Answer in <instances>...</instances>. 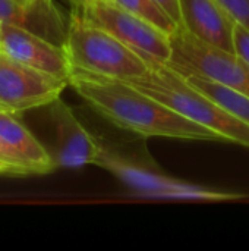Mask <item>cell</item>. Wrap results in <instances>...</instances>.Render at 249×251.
Instances as JSON below:
<instances>
[{
	"label": "cell",
	"mask_w": 249,
	"mask_h": 251,
	"mask_svg": "<svg viewBox=\"0 0 249 251\" xmlns=\"http://www.w3.org/2000/svg\"><path fill=\"white\" fill-rule=\"evenodd\" d=\"M145 59L150 62L151 71L145 76L126 82L211 129L226 143H236L249 149V124L192 87L183 75L167 63Z\"/></svg>",
	"instance_id": "7a4b0ae2"
},
{
	"label": "cell",
	"mask_w": 249,
	"mask_h": 251,
	"mask_svg": "<svg viewBox=\"0 0 249 251\" xmlns=\"http://www.w3.org/2000/svg\"><path fill=\"white\" fill-rule=\"evenodd\" d=\"M68 22L54 0H0V25L23 28L62 47L66 46Z\"/></svg>",
	"instance_id": "8fae6325"
},
{
	"label": "cell",
	"mask_w": 249,
	"mask_h": 251,
	"mask_svg": "<svg viewBox=\"0 0 249 251\" xmlns=\"http://www.w3.org/2000/svg\"><path fill=\"white\" fill-rule=\"evenodd\" d=\"M94 165L106 169L125 187L145 197L203 201H226L239 197L235 193L211 190L207 187H200L172 178L158 172L154 168L125 157L123 154L109 149L104 144H101V150Z\"/></svg>",
	"instance_id": "5b68a950"
},
{
	"label": "cell",
	"mask_w": 249,
	"mask_h": 251,
	"mask_svg": "<svg viewBox=\"0 0 249 251\" xmlns=\"http://www.w3.org/2000/svg\"><path fill=\"white\" fill-rule=\"evenodd\" d=\"M181 25L201 41L233 51L236 21L220 0H179Z\"/></svg>",
	"instance_id": "7c38bea8"
},
{
	"label": "cell",
	"mask_w": 249,
	"mask_h": 251,
	"mask_svg": "<svg viewBox=\"0 0 249 251\" xmlns=\"http://www.w3.org/2000/svg\"><path fill=\"white\" fill-rule=\"evenodd\" d=\"M178 25H181V4L179 0H154Z\"/></svg>",
	"instance_id": "e0dca14e"
},
{
	"label": "cell",
	"mask_w": 249,
	"mask_h": 251,
	"mask_svg": "<svg viewBox=\"0 0 249 251\" xmlns=\"http://www.w3.org/2000/svg\"><path fill=\"white\" fill-rule=\"evenodd\" d=\"M0 175L1 176H13L12 174V168L9 165V160L6 157V153L3 150V146L0 143Z\"/></svg>",
	"instance_id": "ac0fdd59"
},
{
	"label": "cell",
	"mask_w": 249,
	"mask_h": 251,
	"mask_svg": "<svg viewBox=\"0 0 249 251\" xmlns=\"http://www.w3.org/2000/svg\"><path fill=\"white\" fill-rule=\"evenodd\" d=\"M69 87L113 125L141 137L226 143L211 129L126 81L72 68Z\"/></svg>",
	"instance_id": "6da1fadb"
},
{
	"label": "cell",
	"mask_w": 249,
	"mask_h": 251,
	"mask_svg": "<svg viewBox=\"0 0 249 251\" xmlns=\"http://www.w3.org/2000/svg\"><path fill=\"white\" fill-rule=\"evenodd\" d=\"M75 6H79V4H85V3H90V1H95V0H70Z\"/></svg>",
	"instance_id": "d6986e66"
},
{
	"label": "cell",
	"mask_w": 249,
	"mask_h": 251,
	"mask_svg": "<svg viewBox=\"0 0 249 251\" xmlns=\"http://www.w3.org/2000/svg\"><path fill=\"white\" fill-rule=\"evenodd\" d=\"M19 1H22V3H29V1H32V0H19Z\"/></svg>",
	"instance_id": "ffe728a7"
},
{
	"label": "cell",
	"mask_w": 249,
	"mask_h": 251,
	"mask_svg": "<svg viewBox=\"0 0 249 251\" xmlns=\"http://www.w3.org/2000/svg\"><path fill=\"white\" fill-rule=\"evenodd\" d=\"M233 51L249 65V29L238 22L233 31Z\"/></svg>",
	"instance_id": "2e32d148"
},
{
	"label": "cell",
	"mask_w": 249,
	"mask_h": 251,
	"mask_svg": "<svg viewBox=\"0 0 249 251\" xmlns=\"http://www.w3.org/2000/svg\"><path fill=\"white\" fill-rule=\"evenodd\" d=\"M172 57L167 65L182 75H201L249 96V65L235 51L207 44L179 25L170 34Z\"/></svg>",
	"instance_id": "277c9868"
},
{
	"label": "cell",
	"mask_w": 249,
	"mask_h": 251,
	"mask_svg": "<svg viewBox=\"0 0 249 251\" xmlns=\"http://www.w3.org/2000/svg\"><path fill=\"white\" fill-rule=\"evenodd\" d=\"M65 49L72 68L97 75L131 81L151 71L150 62L141 53L90 21L78 6L69 15Z\"/></svg>",
	"instance_id": "3957f363"
},
{
	"label": "cell",
	"mask_w": 249,
	"mask_h": 251,
	"mask_svg": "<svg viewBox=\"0 0 249 251\" xmlns=\"http://www.w3.org/2000/svg\"><path fill=\"white\" fill-rule=\"evenodd\" d=\"M48 107L56 134L54 154H51L56 166L78 169L87 165H94L103 143L85 129L72 109L60 100V97L50 103Z\"/></svg>",
	"instance_id": "9c48e42d"
},
{
	"label": "cell",
	"mask_w": 249,
	"mask_h": 251,
	"mask_svg": "<svg viewBox=\"0 0 249 251\" xmlns=\"http://www.w3.org/2000/svg\"><path fill=\"white\" fill-rule=\"evenodd\" d=\"M183 76L192 87H195L197 90H200L201 93H204L219 104H222L225 109H227L230 113H233L244 122L249 124V96L238 93L226 85L214 82L201 75L189 74Z\"/></svg>",
	"instance_id": "4fadbf2b"
},
{
	"label": "cell",
	"mask_w": 249,
	"mask_h": 251,
	"mask_svg": "<svg viewBox=\"0 0 249 251\" xmlns=\"http://www.w3.org/2000/svg\"><path fill=\"white\" fill-rule=\"evenodd\" d=\"M122 7L148 19L166 32L172 34L179 26L154 0H114Z\"/></svg>",
	"instance_id": "5bb4252c"
},
{
	"label": "cell",
	"mask_w": 249,
	"mask_h": 251,
	"mask_svg": "<svg viewBox=\"0 0 249 251\" xmlns=\"http://www.w3.org/2000/svg\"><path fill=\"white\" fill-rule=\"evenodd\" d=\"M220 3L239 25L249 29V0H220Z\"/></svg>",
	"instance_id": "9a60e30c"
},
{
	"label": "cell",
	"mask_w": 249,
	"mask_h": 251,
	"mask_svg": "<svg viewBox=\"0 0 249 251\" xmlns=\"http://www.w3.org/2000/svg\"><path fill=\"white\" fill-rule=\"evenodd\" d=\"M0 53L29 68L69 81L72 63L66 49L31 31L0 25Z\"/></svg>",
	"instance_id": "ba28073f"
},
{
	"label": "cell",
	"mask_w": 249,
	"mask_h": 251,
	"mask_svg": "<svg viewBox=\"0 0 249 251\" xmlns=\"http://www.w3.org/2000/svg\"><path fill=\"white\" fill-rule=\"evenodd\" d=\"M0 143L13 176L45 175L57 166L53 156L31 134L16 115L0 109Z\"/></svg>",
	"instance_id": "30bf717a"
},
{
	"label": "cell",
	"mask_w": 249,
	"mask_h": 251,
	"mask_svg": "<svg viewBox=\"0 0 249 251\" xmlns=\"http://www.w3.org/2000/svg\"><path fill=\"white\" fill-rule=\"evenodd\" d=\"M69 81L19 63L0 53V109L13 115L48 106Z\"/></svg>",
	"instance_id": "52a82bcc"
},
{
	"label": "cell",
	"mask_w": 249,
	"mask_h": 251,
	"mask_svg": "<svg viewBox=\"0 0 249 251\" xmlns=\"http://www.w3.org/2000/svg\"><path fill=\"white\" fill-rule=\"evenodd\" d=\"M78 7L90 21L113 34L144 57L164 63L170 60V34L148 19L122 7L114 0H95Z\"/></svg>",
	"instance_id": "8992f818"
}]
</instances>
